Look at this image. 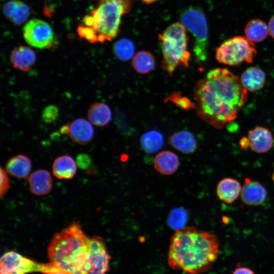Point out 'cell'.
Wrapping results in <instances>:
<instances>
[{
    "label": "cell",
    "instance_id": "cell-20",
    "mask_svg": "<svg viewBox=\"0 0 274 274\" xmlns=\"http://www.w3.org/2000/svg\"><path fill=\"white\" fill-rule=\"evenodd\" d=\"M31 168V161L26 156L19 154L9 159L6 165V171L18 179L28 178Z\"/></svg>",
    "mask_w": 274,
    "mask_h": 274
},
{
    "label": "cell",
    "instance_id": "cell-2",
    "mask_svg": "<svg viewBox=\"0 0 274 274\" xmlns=\"http://www.w3.org/2000/svg\"><path fill=\"white\" fill-rule=\"evenodd\" d=\"M219 251L217 236L194 227L176 230L170 239L167 263L174 270L200 274L210 269Z\"/></svg>",
    "mask_w": 274,
    "mask_h": 274
},
{
    "label": "cell",
    "instance_id": "cell-5",
    "mask_svg": "<svg viewBox=\"0 0 274 274\" xmlns=\"http://www.w3.org/2000/svg\"><path fill=\"white\" fill-rule=\"evenodd\" d=\"M158 39L161 44V67L169 76H173L178 66H189V38L187 29L181 22H177L168 26L162 33L158 35Z\"/></svg>",
    "mask_w": 274,
    "mask_h": 274
},
{
    "label": "cell",
    "instance_id": "cell-15",
    "mask_svg": "<svg viewBox=\"0 0 274 274\" xmlns=\"http://www.w3.org/2000/svg\"><path fill=\"white\" fill-rule=\"evenodd\" d=\"M37 56L30 48L20 46L15 48L10 55V62L15 68L21 71H28L35 64Z\"/></svg>",
    "mask_w": 274,
    "mask_h": 274
},
{
    "label": "cell",
    "instance_id": "cell-22",
    "mask_svg": "<svg viewBox=\"0 0 274 274\" xmlns=\"http://www.w3.org/2000/svg\"><path fill=\"white\" fill-rule=\"evenodd\" d=\"M89 121L93 125L103 127L107 125L112 118V111L106 104L97 102L92 104L87 111Z\"/></svg>",
    "mask_w": 274,
    "mask_h": 274
},
{
    "label": "cell",
    "instance_id": "cell-32",
    "mask_svg": "<svg viewBox=\"0 0 274 274\" xmlns=\"http://www.w3.org/2000/svg\"><path fill=\"white\" fill-rule=\"evenodd\" d=\"M20 1L12 0L8 2L4 7V13L6 16L11 18L18 7Z\"/></svg>",
    "mask_w": 274,
    "mask_h": 274
},
{
    "label": "cell",
    "instance_id": "cell-21",
    "mask_svg": "<svg viewBox=\"0 0 274 274\" xmlns=\"http://www.w3.org/2000/svg\"><path fill=\"white\" fill-rule=\"evenodd\" d=\"M77 172V165L74 159L68 155L56 158L52 164L53 175L58 179L68 180L73 178Z\"/></svg>",
    "mask_w": 274,
    "mask_h": 274
},
{
    "label": "cell",
    "instance_id": "cell-1",
    "mask_svg": "<svg viewBox=\"0 0 274 274\" xmlns=\"http://www.w3.org/2000/svg\"><path fill=\"white\" fill-rule=\"evenodd\" d=\"M198 116L216 128L234 120L248 99L240 78L226 68L210 70L194 88Z\"/></svg>",
    "mask_w": 274,
    "mask_h": 274
},
{
    "label": "cell",
    "instance_id": "cell-29",
    "mask_svg": "<svg viewBox=\"0 0 274 274\" xmlns=\"http://www.w3.org/2000/svg\"><path fill=\"white\" fill-rule=\"evenodd\" d=\"M30 15L29 8L27 5L21 1L15 10L11 20L15 24L20 25L24 23Z\"/></svg>",
    "mask_w": 274,
    "mask_h": 274
},
{
    "label": "cell",
    "instance_id": "cell-24",
    "mask_svg": "<svg viewBox=\"0 0 274 274\" xmlns=\"http://www.w3.org/2000/svg\"><path fill=\"white\" fill-rule=\"evenodd\" d=\"M156 60L153 54L146 50H142L136 53L132 60L134 70L140 74H148L155 68Z\"/></svg>",
    "mask_w": 274,
    "mask_h": 274
},
{
    "label": "cell",
    "instance_id": "cell-38",
    "mask_svg": "<svg viewBox=\"0 0 274 274\" xmlns=\"http://www.w3.org/2000/svg\"><path fill=\"white\" fill-rule=\"evenodd\" d=\"M43 274H68L63 271H58L55 272H50V273H44Z\"/></svg>",
    "mask_w": 274,
    "mask_h": 274
},
{
    "label": "cell",
    "instance_id": "cell-8",
    "mask_svg": "<svg viewBox=\"0 0 274 274\" xmlns=\"http://www.w3.org/2000/svg\"><path fill=\"white\" fill-rule=\"evenodd\" d=\"M62 271L51 263L41 264L14 251L5 253L1 258L0 274H26L29 272L50 273Z\"/></svg>",
    "mask_w": 274,
    "mask_h": 274
},
{
    "label": "cell",
    "instance_id": "cell-19",
    "mask_svg": "<svg viewBox=\"0 0 274 274\" xmlns=\"http://www.w3.org/2000/svg\"><path fill=\"white\" fill-rule=\"evenodd\" d=\"M239 78L242 85L247 90L255 92L264 87L266 75L261 68L251 66L244 71Z\"/></svg>",
    "mask_w": 274,
    "mask_h": 274
},
{
    "label": "cell",
    "instance_id": "cell-33",
    "mask_svg": "<svg viewBox=\"0 0 274 274\" xmlns=\"http://www.w3.org/2000/svg\"><path fill=\"white\" fill-rule=\"evenodd\" d=\"M77 158V163L80 167L86 168L90 164V158L87 154H80Z\"/></svg>",
    "mask_w": 274,
    "mask_h": 274
},
{
    "label": "cell",
    "instance_id": "cell-23",
    "mask_svg": "<svg viewBox=\"0 0 274 274\" xmlns=\"http://www.w3.org/2000/svg\"><path fill=\"white\" fill-rule=\"evenodd\" d=\"M244 32L246 37L253 43L264 41L269 34L268 25L259 18L249 20L245 27Z\"/></svg>",
    "mask_w": 274,
    "mask_h": 274
},
{
    "label": "cell",
    "instance_id": "cell-10",
    "mask_svg": "<svg viewBox=\"0 0 274 274\" xmlns=\"http://www.w3.org/2000/svg\"><path fill=\"white\" fill-rule=\"evenodd\" d=\"M23 33L28 44L39 49L51 47L54 39V35L50 25L37 19L28 21L23 27Z\"/></svg>",
    "mask_w": 274,
    "mask_h": 274
},
{
    "label": "cell",
    "instance_id": "cell-35",
    "mask_svg": "<svg viewBox=\"0 0 274 274\" xmlns=\"http://www.w3.org/2000/svg\"><path fill=\"white\" fill-rule=\"evenodd\" d=\"M269 35L274 39V16L271 17L268 24Z\"/></svg>",
    "mask_w": 274,
    "mask_h": 274
},
{
    "label": "cell",
    "instance_id": "cell-17",
    "mask_svg": "<svg viewBox=\"0 0 274 274\" xmlns=\"http://www.w3.org/2000/svg\"><path fill=\"white\" fill-rule=\"evenodd\" d=\"M242 187L236 179L225 178L219 181L216 188V193L220 200L226 203L233 202L241 194Z\"/></svg>",
    "mask_w": 274,
    "mask_h": 274
},
{
    "label": "cell",
    "instance_id": "cell-13",
    "mask_svg": "<svg viewBox=\"0 0 274 274\" xmlns=\"http://www.w3.org/2000/svg\"><path fill=\"white\" fill-rule=\"evenodd\" d=\"M68 135L76 143L86 145L92 140L94 135L92 124L83 118L77 119L70 124Z\"/></svg>",
    "mask_w": 274,
    "mask_h": 274
},
{
    "label": "cell",
    "instance_id": "cell-28",
    "mask_svg": "<svg viewBox=\"0 0 274 274\" xmlns=\"http://www.w3.org/2000/svg\"><path fill=\"white\" fill-rule=\"evenodd\" d=\"M165 102L170 101L183 110H196L195 103L190 98L181 95L178 92H174L166 97Z\"/></svg>",
    "mask_w": 274,
    "mask_h": 274
},
{
    "label": "cell",
    "instance_id": "cell-12",
    "mask_svg": "<svg viewBox=\"0 0 274 274\" xmlns=\"http://www.w3.org/2000/svg\"><path fill=\"white\" fill-rule=\"evenodd\" d=\"M248 138L249 147L257 153L268 152L273 145V137L271 132L262 126H257L250 130Z\"/></svg>",
    "mask_w": 274,
    "mask_h": 274
},
{
    "label": "cell",
    "instance_id": "cell-6",
    "mask_svg": "<svg viewBox=\"0 0 274 274\" xmlns=\"http://www.w3.org/2000/svg\"><path fill=\"white\" fill-rule=\"evenodd\" d=\"M181 23L190 31L194 38L193 51L197 61L207 59L209 32L206 16L199 8L190 7L180 14Z\"/></svg>",
    "mask_w": 274,
    "mask_h": 274
},
{
    "label": "cell",
    "instance_id": "cell-37",
    "mask_svg": "<svg viewBox=\"0 0 274 274\" xmlns=\"http://www.w3.org/2000/svg\"><path fill=\"white\" fill-rule=\"evenodd\" d=\"M143 3H145V4H152L154 2H155L158 0H140Z\"/></svg>",
    "mask_w": 274,
    "mask_h": 274
},
{
    "label": "cell",
    "instance_id": "cell-11",
    "mask_svg": "<svg viewBox=\"0 0 274 274\" xmlns=\"http://www.w3.org/2000/svg\"><path fill=\"white\" fill-rule=\"evenodd\" d=\"M240 195L245 204L256 206L261 205L264 202L267 192L265 188L259 182L246 178Z\"/></svg>",
    "mask_w": 274,
    "mask_h": 274
},
{
    "label": "cell",
    "instance_id": "cell-27",
    "mask_svg": "<svg viewBox=\"0 0 274 274\" xmlns=\"http://www.w3.org/2000/svg\"><path fill=\"white\" fill-rule=\"evenodd\" d=\"M188 214L183 208H176L172 211L167 219L168 225L176 230L184 227L187 220Z\"/></svg>",
    "mask_w": 274,
    "mask_h": 274
},
{
    "label": "cell",
    "instance_id": "cell-18",
    "mask_svg": "<svg viewBox=\"0 0 274 274\" xmlns=\"http://www.w3.org/2000/svg\"><path fill=\"white\" fill-rule=\"evenodd\" d=\"M180 161L178 156L170 151H163L157 154L154 159V168L164 175H171L178 169Z\"/></svg>",
    "mask_w": 274,
    "mask_h": 274
},
{
    "label": "cell",
    "instance_id": "cell-31",
    "mask_svg": "<svg viewBox=\"0 0 274 274\" xmlns=\"http://www.w3.org/2000/svg\"><path fill=\"white\" fill-rule=\"evenodd\" d=\"M10 188L9 179L7 172L1 168L0 196L2 198L8 192Z\"/></svg>",
    "mask_w": 274,
    "mask_h": 274
},
{
    "label": "cell",
    "instance_id": "cell-16",
    "mask_svg": "<svg viewBox=\"0 0 274 274\" xmlns=\"http://www.w3.org/2000/svg\"><path fill=\"white\" fill-rule=\"evenodd\" d=\"M169 144L184 154L194 152L197 148V143L194 134L188 130H181L175 132L169 136Z\"/></svg>",
    "mask_w": 274,
    "mask_h": 274
},
{
    "label": "cell",
    "instance_id": "cell-30",
    "mask_svg": "<svg viewBox=\"0 0 274 274\" xmlns=\"http://www.w3.org/2000/svg\"><path fill=\"white\" fill-rule=\"evenodd\" d=\"M58 116V109L55 106H49L43 112L42 117L45 122L50 123L56 119Z\"/></svg>",
    "mask_w": 274,
    "mask_h": 274
},
{
    "label": "cell",
    "instance_id": "cell-34",
    "mask_svg": "<svg viewBox=\"0 0 274 274\" xmlns=\"http://www.w3.org/2000/svg\"><path fill=\"white\" fill-rule=\"evenodd\" d=\"M232 274H255V273L249 267L238 266L235 268Z\"/></svg>",
    "mask_w": 274,
    "mask_h": 274
},
{
    "label": "cell",
    "instance_id": "cell-7",
    "mask_svg": "<svg viewBox=\"0 0 274 274\" xmlns=\"http://www.w3.org/2000/svg\"><path fill=\"white\" fill-rule=\"evenodd\" d=\"M257 53L254 43L246 37L236 36L227 39L219 46L216 58L223 64L236 66L243 62L252 63Z\"/></svg>",
    "mask_w": 274,
    "mask_h": 274
},
{
    "label": "cell",
    "instance_id": "cell-39",
    "mask_svg": "<svg viewBox=\"0 0 274 274\" xmlns=\"http://www.w3.org/2000/svg\"><path fill=\"white\" fill-rule=\"evenodd\" d=\"M272 179L273 181L274 182V170L272 174Z\"/></svg>",
    "mask_w": 274,
    "mask_h": 274
},
{
    "label": "cell",
    "instance_id": "cell-9",
    "mask_svg": "<svg viewBox=\"0 0 274 274\" xmlns=\"http://www.w3.org/2000/svg\"><path fill=\"white\" fill-rule=\"evenodd\" d=\"M111 257L102 238H90V251L81 274H106L109 269Z\"/></svg>",
    "mask_w": 274,
    "mask_h": 274
},
{
    "label": "cell",
    "instance_id": "cell-14",
    "mask_svg": "<svg viewBox=\"0 0 274 274\" xmlns=\"http://www.w3.org/2000/svg\"><path fill=\"white\" fill-rule=\"evenodd\" d=\"M29 188L30 192L36 195L48 194L52 187V179L50 173L40 169L34 171L28 178Z\"/></svg>",
    "mask_w": 274,
    "mask_h": 274
},
{
    "label": "cell",
    "instance_id": "cell-36",
    "mask_svg": "<svg viewBox=\"0 0 274 274\" xmlns=\"http://www.w3.org/2000/svg\"><path fill=\"white\" fill-rule=\"evenodd\" d=\"M239 144L242 149H246L249 147V141L248 137L242 138L239 140Z\"/></svg>",
    "mask_w": 274,
    "mask_h": 274
},
{
    "label": "cell",
    "instance_id": "cell-25",
    "mask_svg": "<svg viewBox=\"0 0 274 274\" xmlns=\"http://www.w3.org/2000/svg\"><path fill=\"white\" fill-rule=\"evenodd\" d=\"M164 138L157 130H152L143 134L140 140L142 149L147 153H153L160 150L163 146Z\"/></svg>",
    "mask_w": 274,
    "mask_h": 274
},
{
    "label": "cell",
    "instance_id": "cell-3",
    "mask_svg": "<svg viewBox=\"0 0 274 274\" xmlns=\"http://www.w3.org/2000/svg\"><path fill=\"white\" fill-rule=\"evenodd\" d=\"M90 251V238L73 222L53 236L48 248L50 263L68 274H81Z\"/></svg>",
    "mask_w": 274,
    "mask_h": 274
},
{
    "label": "cell",
    "instance_id": "cell-4",
    "mask_svg": "<svg viewBox=\"0 0 274 274\" xmlns=\"http://www.w3.org/2000/svg\"><path fill=\"white\" fill-rule=\"evenodd\" d=\"M131 0H98L96 7L83 19L94 32L97 43L111 41L119 32L121 18L130 12Z\"/></svg>",
    "mask_w": 274,
    "mask_h": 274
},
{
    "label": "cell",
    "instance_id": "cell-26",
    "mask_svg": "<svg viewBox=\"0 0 274 274\" xmlns=\"http://www.w3.org/2000/svg\"><path fill=\"white\" fill-rule=\"evenodd\" d=\"M113 50L118 58L126 61L133 57L135 48L131 41L127 39H121L115 43Z\"/></svg>",
    "mask_w": 274,
    "mask_h": 274
}]
</instances>
